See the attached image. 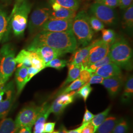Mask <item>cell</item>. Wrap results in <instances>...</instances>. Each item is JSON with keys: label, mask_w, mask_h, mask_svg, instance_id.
Listing matches in <instances>:
<instances>
[{"label": "cell", "mask_w": 133, "mask_h": 133, "mask_svg": "<svg viewBox=\"0 0 133 133\" xmlns=\"http://www.w3.org/2000/svg\"><path fill=\"white\" fill-rule=\"evenodd\" d=\"M39 45L48 46L66 54L75 52L77 43L72 30L63 32L41 31L29 46Z\"/></svg>", "instance_id": "6da1fadb"}, {"label": "cell", "mask_w": 133, "mask_h": 133, "mask_svg": "<svg viewBox=\"0 0 133 133\" xmlns=\"http://www.w3.org/2000/svg\"><path fill=\"white\" fill-rule=\"evenodd\" d=\"M109 55L112 62L121 68L131 71L133 68V50L125 38L116 40L109 48Z\"/></svg>", "instance_id": "7a4b0ae2"}, {"label": "cell", "mask_w": 133, "mask_h": 133, "mask_svg": "<svg viewBox=\"0 0 133 133\" xmlns=\"http://www.w3.org/2000/svg\"><path fill=\"white\" fill-rule=\"evenodd\" d=\"M88 14L82 10L76 14L73 19L71 30L76 38L77 43L83 47L88 45L92 41L94 31L89 22Z\"/></svg>", "instance_id": "3957f363"}, {"label": "cell", "mask_w": 133, "mask_h": 133, "mask_svg": "<svg viewBox=\"0 0 133 133\" xmlns=\"http://www.w3.org/2000/svg\"><path fill=\"white\" fill-rule=\"evenodd\" d=\"M32 4L28 0H24L19 5H15L10 19L11 28L15 37H22L28 24L29 14Z\"/></svg>", "instance_id": "277c9868"}, {"label": "cell", "mask_w": 133, "mask_h": 133, "mask_svg": "<svg viewBox=\"0 0 133 133\" xmlns=\"http://www.w3.org/2000/svg\"><path fill=\"white\" fill-rule=\"evenodd\" d=\"M0 89L7 83L14 74L16 66L15 52L10 44H5L0 49Z\"/></svg>", "instance_id": "5b68a950"}, {"label": "cell", "mask_w": 133, "mask_h": 133, "mask_svg": "<svg viewBox=\"0 0 133 133\" xmlns=\"http://www.w3.org/2000/svg\"><path fill=\"white\" fill-rule=\"evenodd\" d=\"M89 12L91 15L94 16L108 26H113L117 24L118 16L114 9L94 3L91 5Z\"/></svg>", "instance_id": "8992f818"}, {"label": "cell", "mask_w": 133, "mask_h": 133, "mask_svg": "<svg viewBox=\"0 0 133 133\" xmlns=\"http://www.w3.org/2000/svg\"><path fill=\"white\" fill-rule=\"evenodd\" d=\"M52 10L48 5L39 6L34 10L29 21L28 28L31 35L40 30L49 19Z\"/></svg>", "instance_id": "52a82bcc"}, {"label": "cell", "mask_w": 133, "mask_h": 133, "mask_svg": "<svg viewBox=\"0 0 133 133\" xmlns=\"http://www.w3.org/2000/svg\"><path fill=\"white\" fill-rule=\"evenodd\" d=\"M42 109V105L34 104L27 105L20 110L14 121L17 128L25 127H33Z\"/></svg>", "instance_id": "ba28073f"}, {"label": "cell", "mask_w": 133, "mask_h": 133, "mask_svg": "<svg viewBox=\"0 0 133 133\" xmlns=\"http://www.w3.org/2000/svg\"><path fill=\"white\" fill-rule=\"evenodd\" d=\"M14 82L11 81L0 89V119L5 117L11 109L15 97Z\"/></svg>", "instance_id": "9c48e42d"}, {"label": "cell", "mask_w": 133, "mask_h": 133, "mask_svg": "<svg viewBox=\"0 0 133 133\" xmlns=\"http://www.w3.org/2000/svg\"><path fill=\"white\" fill-rule=\"evenodd\" d=\"M110 46L102 39H98L91 43V47L85 67L100 61L106 56L109 52Z\"/></svg>", "instance_id": "30bf717a"}, {"label": "cell", "mask_w": 133, "mask_h": 133, "mask_svg": "<svg viewBox=\"0 0 133 133\" xmlns=\"http://www.w3.org/2000/svg\"><path fill=\"white\" fill-rule=\"evenodd\" d=\"M76 97V91L58 95V97L50 105L51 113L59 116L63 113L66 107L72 104Z\"/></svg>", "instance_id": "8fae6325"}, {"label": "cell", "mask_w": 133, "mask_h": 133, "mask_svg": "<svg viewBox=\"0 0 133 133\" xmlns=\"http://www.w3.org/2000/svg\"><path fill=\"white\" fill-rule=\"evenodd\" d=\"M73 19L48 20L41 29V31L63 32L71 31Z\"/></svg>", "instance_id": "7c38bea8"}, {"label": "cell", "mask_w": 133, "mask_h": 133, "mask_svg": "<svg viewBox=\"0 0 133 133\" xmlns=\"http://www.w3.org/2000/svg\"><path fill=\"white\" fill-rule=\"evenodd\" d=\"M27 50L38 53L45 63H47L54 59L58 58L64 54V53L60 50L45 45H39L37 46H28Z\"/></svg>", "instance_id": "4fadbf2b"}, {"label": "cell", "mask_w": 133, "mask_h": 133, "mask_svg": "<svg viewBox=\"0 0 133 133\" xmlns=\"http://www.w3.org/2000/svg\"><path fill=\"white\" fill-rule=\"evenodd\" d=\"M102 84L107 90L111 98H114L118 95L123 85L122 76L104 78Z\"/></svg>", "instance_id": "5bb4252c"}, {"label": "cell", "mask_w": 133, "mask_h": 133, "mask_svg": "<svg viewBox=\"0 0 133 133\" xmlns=\"http://www.w3.org/2000/svg\"><path fill=\"white\" fill-rule=\"evenodd\" d=\"M94 73L104 78L122 76L121 68L114 63L101 66L96 70Z\"/></svg>", "instance_id": "9a60e30c"}, {"label": "cell", "mask_w": 133, "mask_h": 133, "mask_svg": "<svg viewBox=\"0 0 133 133\" xmlns=\"http://www.w3.org/2000/svg\"><path fill=\"white\" fill-rule=\"evenodd\" d=\"M50 114V105L47 103L43 104L42 110L34 125L33 133H43L44 124Z\"/></svg>", "instance_id": "2e32d148"}, {"label": "cell", "mask_w": 133, "mask_h": 133, "mask_svg": "<svg viewBox=\"0 0 133 133\" xmlns=\"http://www.w3.org/2000/svg\"><path fill=\"white\" fill-rule=\"evenodd\" d=\"M91 47V43L82 48L76 51L70 63L84 68L86 66L87 59Z\"/></svg>", "instance_id": "e0dca14e"}, {"label": "cell", "mask_w": 133, "mask_h": 133, "mask_svg": "<svg viewBox=\"0 0 133 133\" xmlns=\"http://www.w3.org/2000/svg\"><path fill=\"white\" fill-rule=\"evenodd\" d=\"M28 68L24 66H18L15 74V81L17 89V94L19 95L26 85V79Z\"/></svg>", "instance_id": "ac0fdd59"}, {"label": "cell", "mask_w": 133, "mask_h": 133, "mask_svg": "<svg viewBox=\"0 0 133 133\" xmlns=\"http://www.w3.org/2000/svg\"><path fill=\"white\" fill-rule=\"evenodd\" d=\"M76 11L62 7L56 11L52 10L49 20L74 19L76 16Z\"/></svg>", "instance_id": "d6986e66"}, {"label": "cell", "mask_w": 133, "mask_h": 133, "mask_svg": "<svg viewBox=\"0 0 133 133\" xmlns=\"http://www.w3.org/2000/svg\"><path fill=\"white\" fill-rule=\"evenodd\" d=\"M122 26L123 28L130 34L132 33L133 29V5L126 9L124 12Z\"/></svg>", "instance_id": "ffe728a7"}, {"label": "cell", "mask_w": 133, "mask_h": 133, "mask_svg": "<svg viewBox=\"0 0 133 133\" xmlns=\"http://www.w3.org/2000/svg\"><path fill=\"white\" fill-rule=\"evenodd\" d=\"M117 121L115 116L109 115L99 126L95 133H112Z\"/></svg>", "instance_id": "44dd1931"}, {"label": "cell", "mask_w": 133, "mask_h": 133, "mask_svg": "<svg viewBox=\"0 0 133 133\" xmlns=\"http://www.w3.org/2000/svg\"><path fill=\"white\" fill-rule=\"evenodd\" d=\"M68 67L69 69L68 76L63 83L61 87H65L68 84L78 78L79 76L81 66L70 63L68 64Z\"/></svg>", "instance_id": "7402d4cb"}, {"label": "cell", "mask_w": 133, "mask_h": 133, "mask_svg": "<svg viewBox=\"0 0 133 133\" xmlns=\"http://www.w3.org/2000/svg\"><path fill=\"white\" fill-rule=\"evenodd\" d=\"M133 77L132 75L129 77L126 81L124 91L121 98L122 103L127 104L130 102L133 97Z\"/></svg>", "instance_id": "603a6c76"}, {"label": "cell", "mask_w": 133, "mask_h": 133, "mask_svg": "<svg viewBox=\"0 0 133 133\" xmlns=\"http://www.w3.org/2000/svg\"><path fill=\"white\" fill-rule=\"evenodd\" d=\"M18 129L11 118H4L0 120V133H16Z\"/></svg>", "instance_id": "cb8c5ba5"}, {"label": "cell", "mask_w": 133, "mask_h": 133, "mask_svg": "<svg viewBox=\"0 0 133 133\" xmlns=\"http://www.w3.org/2000/svg\"><path fill=\"white\" fill-rule=\"evenodd\" d=\"M29 53L30 51L27 49H23L15 56V61L18 66H24L28 68L32 66Z\"/></svg>", "instance_id": "d4e9b609"}, {"label": "cell", "mask_w": 133, "mask_h": 133, "mask_svg": "<svg viewBox=\"0 0 133 133\" xmlns=\"http://www.w3.org/2000/svg\"><path fill=\"white\" fill-rule=\"evenodd\" d=\"M29 51V56L32 66L40 70L41 71L44 69L45 68L46 63L43 60V59L38 53L34 51Z\"/></svg>", "instance_id": "484cf974"}, {"label": "cell", "mask_w": 133, "mask_h": 133, "mask_svg": "<svg viewBox=\"0 0 133 133\" xmlns=\"http://www.w3.org/2000/svg\"><path fill=\"white\" fill-rule=\"evenodd\" d=\"M111 106L110 105L108 108L105 109L104 111H102V112H100L98 114L94 115V117L91 120V122L94 126L95 132L96 130L99 127V126L103 122V121L108 117V115L109 114V112L111 110Z\"/></svg>", "instance_id": "4316f807"}, {"label": "cell", "mask_w": 133, "mask_h": 133, "mask_svg": "<svg viewBox=\"0 0 133 133\" xmlns=\"http://www.w3.org/2000/svg\"><path fill=\"white\" fill-rule=\"evenodd\" d=\"M56 2L63 8L77 11L80 6L79 0H49V2Z\"/></svg>", "instance_id": "83f0119b"}, {"label": "cell", "mask_w": 133, "mask_h": 133, "mask_svg": "<svg viewBox=\"0 0 133 133\" xmlns=\"http://www.w3.org/2000/svg\"><path fill=\"white\" fill-rule=\"evenodd\" d=\"M9 20L6 11L0 9V38L2 39L8 31Z\"/></svg>", "instance_id": "f1b7e54d"}, {"label": "cell", "mask_w": 133, "mask_h": 133, "mask_svg": "<svg viewBox=\"0 0 133 133\" xmlns=\"http://www.w3.org/2000/svg\"><path fill=\"white\" fill-rule=\"evenodd\" d=\"M102 40L105 43L111 45L116 41V33L112 29H103L102 30Z\"/></svg>", "instance_id": "f546056e"}, {"label": "cell", "mask_w": 133, "mask_h": 133, "mask_svg": "<svg viewBox=\"0 0 133 133\" xmlns=\"http://www.w3.org/2000/svg\"><path fill=\"white\" fill-rule=\"evenodd\" d=\"M71 84L69 85L66 86V87H65L64 89H62L60 91L57 95H59L63 94H65L70 93L71 91H74L77 90L78 89H79L81 87H82L85 83H83L81 79L78 78L75 81H73L71 82Z\"/></svg>", "instance_id": "4dcf8cb0"}, {"label": "cell", "mask_w": 133, "mask_h": 133, "mask_svg": "<svg viewBox=\"0 0 133 133\" xmlns=\"http://www.w3.org/2000/svg\"><path fill=\"white\" fill-rule=\"evenodd\" d=\"M129 129V125L127 120L121 118L118 120L112 133H127Z\"/></svg>", "instance_id": "1f68e13d"}, {"label": "cell", "mask_w": 133, "mask_h": 133, "mask_svg": "<svg viewBox=\"0 0 133 133\" xmlns=\"http://www.w3.org/2000/svg\"><path fill=\"white\" fill-rule=\"evenodd\" d=\"M111 63H113V62H112L110 58L109 57V55L108 54L106 56H105L102 59L100 60V61H98L97 62L91 64L88 66H86L85 68L88 70L92 73H94L98 68Z\"/></svg>", "instance_id": "d6a6232c"}, {"label": "cell", "mask_w": 133, "mask_h": 133, "mask_svg": "<svg viewBox=\"0 0 133 133\" xmlns=\"http://www.w3.org/2000/svg\"><path fill=\"white\" fill-rule=\"evenodd\" d=\"M92 87L89 83H86L78 90L76 91V96L82 98L85 102L92 91Z\"/></svg>", "instance_id": "836d02e7"}, {"label": "cell", "mask_w": 133, "mask_h": 133, "mask_svg": "<svg viewBox=\"0 0 133 133\" xmlns=\"http://www.w3.org/2000/svg\"><path fill=\"white\" fill-rule=\"evenodd\" d=\"M89 22L91 28L94 32H98L102 31L105 28V25L97 17L93 15H91L89 17Z\"/></svg>", "instance_id": "e575fe53"}, {"label": "cell", "mask_w": 133, "mask_h": 133, "mask_svg": "<svg viewBox=\"0 0 133 133\" xmlns=\"http://www.w3.org/2000/svg\"><path fill=\"white\" fill-rule=\"evenodd\" d=\"M67 61L65 60H62L58 58L54 59L48 62L45 64V68L50 67L60 70L66 66Z\"/></svg>", "instance_id": "d590c367"}, {"label": "cell", "mask_w": 133, "mask_h": 133, "mask_svg": "<svg viewBox=\"0 0 133 133\" xmlns=\"http://www.w3.org/2000/svg\"><path fill=\"white\" fill-rule=\"evenodd\" d=\"M92 74L93 73H92L91 71L86 69L85 68L81 67L78 78L83 83H86L88 82V81L90 80Z\"/></svg>", "instance_id": "8d00e7d4"}, {"label": "cell", "mask_w": 133, "mask_h": 133, "mask_svg": "<svg viewBox=\"0 0 133 133\" xmlns=\"http://www.w3.org/2000/svg\"><path fill=\"white\" fill-rule=\"evenodd\" d=\"M95 3L105 5L112 9H115L119 5V0H95Z\"/></svg>", "instance_id": "74e56055"}, {"label": "cell", "mask_w": 133, "mask_h": 133, "mask_svg": "<svg viewBox=\"0 0 133 133\" xmlns=\"http://www.w3.org/2000/svg\"><path fill=\"white\" fill-rule=\"evenodd\" d=\"M41 71L40 70L37 69L35 68H34L33 66H30L28 68L27 71V75L26 79V83L27 84L29 81L34 76H36L37 74H38V72Z\"/></svg>", "instance_id": "f35d334b"}, {"label": "cell", "mask_w": 133, "mask_h": 133, "mask_svg": "<svg viewBox=\"0 0 133 133\" xmlns=\"http://www.w3.org/2000/svg\"><path fill=\"white\" fill-rule=\"evenodd\" d=\"M104 78L102 76H99L95 73H93L90 79L88 81L90 84H102Z\"/></svg>", "instance_id": "ab89813d"}, {"label": "cell", "mask_w": 133, "mask_h": 133, "mask_svg": "<svg viewBox=\"0 0 133 133\" xmlns=\"http://www.w3.org/2000/svg\"><path fill=\"white\" fill-rule=\"evenodd\" d=\"M94 115L93 114L92 112L86 108L85 111L83 116V118L82 122V124H83L87 123L91 121V120L93 118Z\"/></svg>", "instance_id": "60d3db41"}, {"label": "cell", "mask_w": 133, "mask_h": 133, "mask_svg": "<svg viewBox=\"0 0 133 133\" xmlns=\"http://www.w3.org/2000/svg\"><path fill=\"white\" fill-rule=\"evenodd\" d=\"M56 122L45 123L44 126L43 133H51L54 132Z\"/></svg>", "instance_id": "b9f144b4"}, {"label": "cell", "mask_w": 133, "mask_h": 133, "mask_svg": "<svg viewBox=\"0 0 133 133\" xmlns=\"http://www.w3.org/2000/svg\"><path fill=\"white\" fill-rule=\"evenodd\" d=\"M119 7L122 10H125L133 4V0H119Z\"/></svg>", "instance_id": "7bdbcfd3"}, {"label": "cell", "mask_w": 133, "mask_h": 133, "mask_svg": "<svg viewBox=\"0 0 133 133\" xmlns=\"http://www.w3.org/2000/svg\"><path fill=\"white\" fill-rule=\"evenodd\" d=\"M94 127L92 123L90 122L86 124L84 127L82 129L81 133H94Z\"/></svg>", "instance_id": "ee69618b"}, {"label": "cell", "mask_w": 133, "mask_h": 133, "mask_svg": "<svg viewBox=\"0 0 133 133\" xmlns=\"http://www.w3.org/2000/svg\"><path fill=\"white\" fill-rule=\"evenodd\" d=\"M31 126H25L19 128L16 133H32Z\"/></svg>", "instance_id": "f6af8a7d"}, {"label": "cell", "mask_w": 133, "mask_h": 133, "mask_svg": "<svg viewBox=\"0 0 133 133\" xmlns=\"http://www.w3.org/2000/svg\"><path fill=\"white\" fill-rule=\"evenodd\" d=\"M86 124V123L82 124L80 127H79L77 128L72 130H71V131H69L68 133H81L82 130L84 127V126H85Z\"/></svg>", "instance_id": "bcb514c9"}, {"label": "cell", "mask_w": 133, "mask_h": 133, "mask_svg": "<svg viewBox=\"0 0 133 133\" xmlns=\"http://www.w3.org/2000/svg\"><path fill=\"white\" fill-rule=\"evenodd\" d=\"M58 133H68L69 131L64 125H61L58 130Z\"/></svg>", "instance_id": "7dc6e473"}, {"label": "cell", "mask_w": 133, "mask_h": 133, "mask_svg": "<svg viewBox=\"0 0 133 133\" xmlns=\"http://www.w3.org/2000/svg\"><path fill=\"white\" fill-rule=\"evenodd\" d=\"M24 0H15V5H19L20 3H21L22 2H23Z\"/></svg>", "instance_id": "c3c4849f"}, {"label": "cell", "mask_w": 133, "mask_h": 133, "mask_svg": "<svg viewBox=\"0 0 133 133\" xmlns=\"http://www.w3.org/2000/svg\"><path fill=\"white\" fill-rule=\"evenodd\" d=\"M58 133V131H55V132H53L52 133Z\"/></svg>", "instance_id": "681fc988"}, {"label": "cell", "mask_w": 133, "mask_h": 133, "mask_svg": "<svg viewBox=\"0 0 133 133\" xmlns=\"http://www.w3.org/2000/svg\"><path fill=\"white\" fill-rule=\"evenodd\" d=\"M2 39L0 38V43H1V41H2Z\"/></svg>", "instance_id": "f907efd6"}, {"label": "cell", "mask_w": 133, "mask_h": 133, "mask_svg": "<svg viewBox=\"0 0 133 133\" xmlns=\"http://www.w3.org/2000/svg\"><path fill=\"white\" fill-rule=\"evenodd\" d=\"M0 63H1V55H0Z\"/></svg>", "instance_id": "816d5d0a"}]
</instances>
